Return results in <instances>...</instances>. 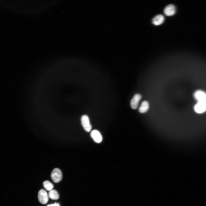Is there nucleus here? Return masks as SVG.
<instances>
[{"label":"nucleus","mask_w":206,"mask_h":206,"mask_svg":"<svg viewBox=\"0 0 206 206\" xmlns=\"http://www.w3.org/2000/svg\"><path fill=\"white\" fill-rule=\"evenodd\" d=\"M51 177L54 182H59L62 178V174L61 171L57 168L54 169L51 173Z\"/></svg>","instance_id":"nucleus-1"},{"label":"nucleus","mask_w":206,"mask_h":206,"mask_svg":"<svg viewBox=\"0 0 206 206\" xmlns=\"http://www.w3.org/2000/svg\"><path fill=\"white\" fill-rule=\"evenodd\" d=\"M81 122L83 127L86 132H89L91 130L92 126L88 116L83 115L81 118Z\"/></svg>","instance_id":"nucleus-2"},{"label":"nucleus","mask_w":206,"mask_h":206,"mask_svg":"<svg viewBox=\"0 0 206 206\" xmlns=\"http://www.w3.org/2000/svg\"><path fill=\"white\" fill-rule=\"evenodd\" d=\"M38 197L39 202L41 204H46L48 201V197L47 193L43 189H41L39 191Z\"/></svg>","instance_id":"nucleus-3"},{"label":"nucleus","mask_w":206,"mask_h":206,"mask_svg":"<svg viewBox=\"0 0 206 206\" xmlns=\"http://www.w3.org/2000/svg\"><path fill=\"white\" fill-rule=\"evenodd\" d=\"M194 96L197 102H206V93L203 91H197L194 93Z\"/></svg>","instance_id":"nucleus-4"},{"label":"nucleus","mask_w":206,"mask_h":206,"mask_svg":"<svg viewBox=\"0 0 206 206\" xmlns=\"http://www.w3.org/2000/svg\"><path fill=\"white\" fill-rule=\"evenodd\" d=\"M195 112L202 113L206 111V102H197L194 107Z\"/></svg>","instance_id":"nucleus-5"},{"label":"nucleus","mask_w":206,"mask_h":206,"mask_svg":"<svg viewBox=\"0 0 206 206\" xmlns=\"http://www.w3.org/2000/svg\"><path fill=\"white\" fill-rule=\"evenodd\" d=\"M141 98V96L139 94H136L134 95L130 102V106L132 109H135L137 108Z\"/></svg>","instance_id":"nucleus-6"},{"label":"nucleus","mask_w":206,"mask_h":206,"mask_svg":"<svg viewBox=\"0 0 206 206\" xmlns=\"http://www.w3.org/2000/svg\"><path fill=\"white\" fill-rule=\"evenodd\" d=\"M176 12L175 6L173 4H170L167 6L165 8L164 12L165 14L168 16H171L174 15Z\"/></svg>","instance_id":"nucleus-7"},{"label":"nucleus","mask_w":206,"mask_h":206,"mask_svg":"<svg viewBox=\"0 0 206 206\" xmlns=\"http://www.w3.org/2000/svg\"><path fill=\"white\" fill-rule=\"evenodd\" d=\"M91 136L94 140L97 143H100L102 141V136L100 132L97 130H92L91 132Z\"/></svg>","instance_id":"nucleus-8"},{"label":"nucleus","mask_w":206,"mask_h":206,"mask_svg":"<svg viewBox=\"0 0 206 206\" xmlns=\"http://www.w3.org/2000/svg\"><path fill=\"white\" fill-rule=\"evenodd\" d=\"M165 19L162 15L159 14L155 16L152 19V23L155 25H159L163 23Z\"/></svg>","instance_id":"nucleus-9"},{"label":"nucleus","mask_w":206,"mask_h":206,"mask_svg":"<svg viewBox=\"0 0 206 206\" xmlns=\"http://www.w3.org/2000/svg\"><path fill=\"white\" fill-rule=\"evenodd\" d=\"M149 104L148 102L146 101H143L139 108V111L141 113L146 112L148 110Z\"/></svg>","instance_id":"nucleus-10"},{"label":"nucleus","mask_w":206,"mask_h":206,"mask_svg":"<svg viewBox=\"0 0 206 206\" xmlns=\"http://www.w3.org/2000/svg\"><path fill=\"white\" fill-rule=\"evenodd\" d=\"M49 198L53 200H57L59 199V195L58 192L55 190H52L48 193Z\"/></svg>","instance_id":"nucleus-11"},{"label":"nucleus","mask_w":206,"mask_h":206,"mask_svg":"<svg viewBox=\"0 0 206 206\" xmlns=\"http://www.w3.org/2000/svg\"><path fill=\"white\" fill-rule=\"evenodd\" d=\"M44 187L47 190L50 191L52 190L54 187L53 184L48 181H45L43 183Z\"/></svg>","instance_id":"nucleus-12"},{"label":"nucleus","mask_w":206,"mask_h":206,"mask_svg":"<svg viewBox=\"0 0 206 206\" xmlns=\"http://www.w3.org/2000/svg\"><path fill=\"white\" fill-rule=\"evenodd\" d=\"M47 206H60L59 203H55L54 204L49 205H47Z\"/></svg>","instance_id":"nucleus-13"}]
</instances>
